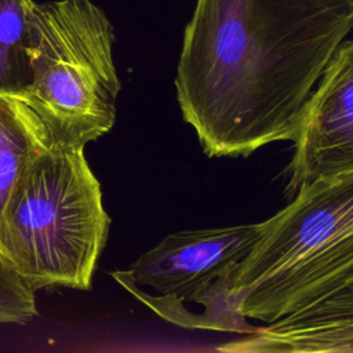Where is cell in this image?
<instances>
[{
	"label": "cell",
	"mask_w": 353,
	"mask_h": 353,
	"mask_svg": "<svg viewBox=\"0 0 353 353\" xmlns=\"http://www.w3.org/2000/svg\"><path fill=\"white\" fill-rule=\"evenodd\" d=\"M353 30V0H197L175 87L210 157L296 138L307 103Z\"/></svg>",
	"instance_id": "6da1fadb"
},
{
	"label": "cell",
	"mask_w": 353,
	"mask_h": 353,
	"mask_svg": "<svg viewBox=\"0 0 353 353\" xmlns=\"http://www.w3.org/2000/svg\"><path fill=\"white\" fill-rule=\"evenodd\" d=\"M353 279V171L316 179L265 221L232 288L239 312L263 324L292 314Z\"/></svg>",
	"instance_id": "7a4b0ae2"
},
{
	"label": "cell",
	"mask_w": 353,
	"mask_h": 353,
	"mask_svg": "<svg viewBox=\"0 0 353 353\" xmlns=\"http://www.w3.org/2000/svg\"><path fill=\"white\" fill-rule=\"evenodd\" d=\"M110 218L84 146L52 143L18 182L0 226V255L34 291L90 290Z\"/></svg>",
	"instance_id": "3957f363"
},
{
	"label": "cell",
	"mask_w": 353,
	"mask_h": 353,
	"mask_svg": "<svg viewBox=\"0 0 353 353\" xmlns=\"http://www.w3.org/2000/svg\"><path fill=\"white\" fill-rule=\"evenodd\" d=\"M113 41L110 21L91 0L32 6L25 101L47 124L52 143L85 146L112 130L120 91Z\"/></svg>",
	"instance_id": "277c9868"
},
{
	"label": "cell",
	"mask_w": 353,
	"mask_h": 353,
	"mask_svg": "<svg viewBox=\"0 0 353 353\" xmlns=\"http://www.w3.org/2000/svg\"><path fill=\"white\" fill-rule=\"evenodd\" d=\"M265 222L175 232L113 279L163 320L186 328L251 334L232 299L236 273Z\"/></svg>",
	"instance_id": "5b68a950"
},
{
	"label": "cell",
	"mask_w": 353,
	"mask_h": 353,
	"mask_svg": "<svg viewBox=\"0 0 353 353\" xmlns=\"http://www.w3.org/2000/svg\"><path fill=\"white\" fill-rule=\"evenodd\" d=\"M288 189L353 171V37L331 58L294 139Z\"/></svg>",
	"instance_id": "8992f818"
},
{
	"label": "cell",
	"mask_w": 353,
	"mask_h": 353,
	"mask_svg": "<svg viewBox=\"0 0 353 353\" xmlns=\"http://www.w3.org/2000/svg\"><path fill=\"white\" fill-rule=\"evenodd\" d=\"M230 353H353V279L314 303L245 338L221 345Z\"/></svg>",
	"instance_id": "52a82bcc"
},
{
	"label": "cell",
	"mask_w": 353,
	"mask_h": 353,
	"mask_svg": "<svg viewBox=\"0 0 353 353\" xmlns=\"http://www.w3.org/2000/svg\"><path fill=\"white\" fill-rule=\"evenodd\" d=\"M51 145L40 114L25 99L0 94V226L18 182Z\"/></svg>",
	"instance_id": "ba28073f"
},
{
	"label": "cell",
	"mask_w": 353,
	"mask_h": 353,
	"mask_svg": "<svg viewBox=\"0 0 353 353\" xmlns=\"http://www.w3.org/2000/svg\"><path fill=\"white\" fill-rule=\"evenodd\" d=\"M34 0H0V94L25 99L32 84L29 18Z\"/></svg>",
	"instance_id": "9c48e42d"
},
{
	"label": "cell",
	"mask_w": 353,
	"mask_h": 353,
	"mask_svg": "<svg viewBox=\"0 0 353 353\" xmlns=\"http://www.w3.org/2000/svg\"><path fill=\"white\" fill-rule=\"evenodd\" d=\"M34 290L0 255V324H26L39 316Z\"/></svg>",
	"instance_id": "30bf717a"
}]
</instances>
